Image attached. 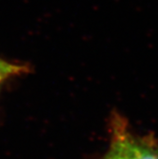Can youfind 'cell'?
I'll return each mask as SVG.
<instances>
[{"label": "cell", "instance_id": "cell-1", "mask_svg": "<svg viewBox=\"0 0 158 159\" xmlns=\"http://www.w3.org/2000/svg\"><path fill=\"white\" fill-rule=\"evenodd\" d=\"M126 146L129 159H158V148L148 141L135 140L126 134Z\"/></svg>", "mask_w": 158, "mask_h": 159}, {"label": "cell", "instance_id": "cell-2", "mask_svg": "<svg viewBox=\"0 0 158 159\" xmlns=\"http://www.w3.org/2000/svg\"><path fill=\"white\" fill-rule=\"evenodd\" d=\"M104 159H129L126 146V133L120 134L118 129L117 135L112 142L111 148Z\"/></svg>", "mask_w": 158, "mask_h": 159}, {"label": "cell", "instance_id": "cell-3", "mask_svg": "<svg viewBox=\"0 0 158 159\" xmlns=\"http://www.w3.org/2000/svg\"><path fill=\"white\" fill-rule=\"evenodd\" d=\"M22 69L19 66H16L10 64L4 60L0 59V82H1L5 77H8L11 75L17 74Z\"/></svg>", "mask_w": 158, "mask_h": 159}]
</instances>
